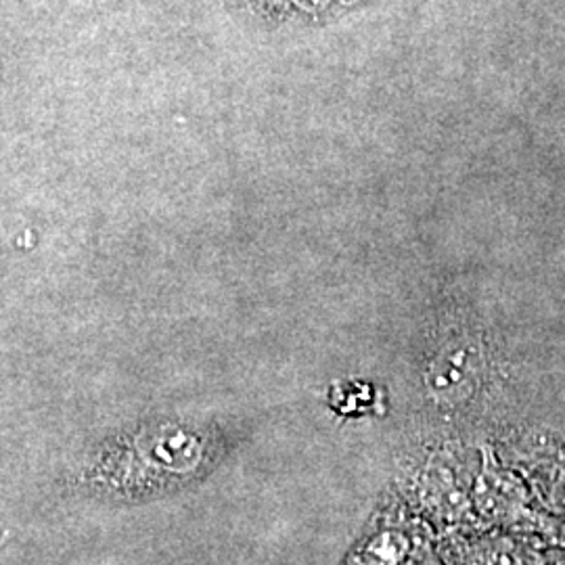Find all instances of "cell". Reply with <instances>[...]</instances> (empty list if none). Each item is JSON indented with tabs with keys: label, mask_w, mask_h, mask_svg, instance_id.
<instances>
[{
	"label": "cell",
	"mask_w": 565,
	"mask_h": 565,
	"mask_svg": "<svg viewBox=\"0 0 565 565\" xmlns=\"http://www.w3.org/2000/svg\"><path fill=\"white\" fill-rule=\"evenodd\" d=\"M473 375V356L467 345L446 350L445 356L436 363L431 390L445 401H455L461 396V387H467Z\"/></svg>",
	"instance_id": "1"
},
{
	"label": "cell",
	"mask_w": 565,
	"mask_h": 565,
	"mask_svg": "<svg viewBox=\"0 0 565 565\" xmlns=\"http://www.w3.org/2000/svg\"><path fill=\"white\" fill-rule=\"evenodd\" d=\"M478 565H524V562L520 559V555L515 551L492 546L490 551L482 553V557L478 559Z\"/></svg>",
	"instance_id": "2"
}]
</instances>
